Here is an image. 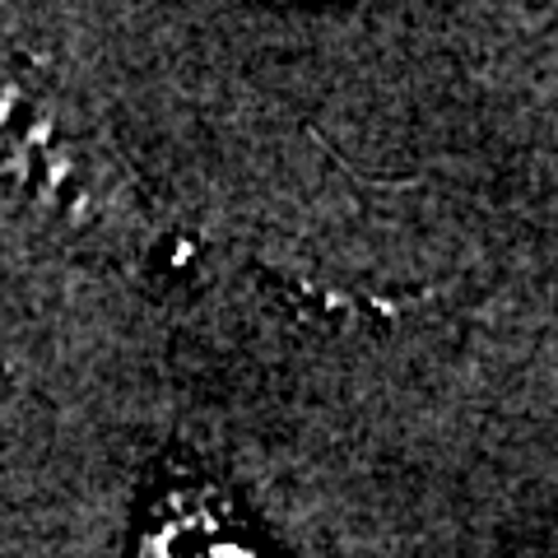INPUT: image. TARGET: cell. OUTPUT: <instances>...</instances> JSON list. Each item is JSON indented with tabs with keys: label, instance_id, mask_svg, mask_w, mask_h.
Instances as JSON below:
<instances>
[{
	"label": "cell",
	"instance_id": "1",
	"mask_svg": "<svg viewBox=\"0 0 558 558\" xmlns=\"http://www.w3.org/2000/svg\"><path fill=\"white\" fill-rule=\"evenodd\" d=\"M61 131L43 108H28L24 89L0 84V191L14 186L28 215L51 219L61 233L131 238L135 201L112 172L117 163L98 140Z\"/></svg>",
	"mask_w": 558,
	"mask_h": 558
},
{
	"label": "cell",
	"instance_id": "2",
	"mask_svg": "<svg viewBox=\"0 0 558 558\" xmlns=\"http://www.w3.org/2000/svg\"><path fill=\"white\" fill-rule=\"evenodd\" d=\"M135 558H266V549L242 531L229 498H219L215 488H196L163 502Z\"/></svg>",
	"mask_w": 558,
	"mask_h": 558
}]
</instances>
